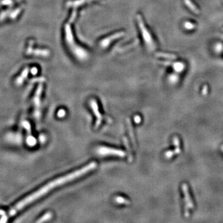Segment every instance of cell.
<instances>
[{
    "label": "cell",
    "instance_id": "obj_1",
    "mask_svg": "<svg viewBox=\"0 0 223 223\" xmlns=\"http://www.w3.org/2000/svg\"><path fill=\"white\" fill-rule=\"evenodd\" d=\"M96 167V163L92 162L89 163V164L86 165V166L83 167L82 168L75 171V172H72L68 175L63 176V177L58 178L50 181V182L42 186V188H40L37 191H35L33 193L29 195V196L25 197V198L20 200L16 205H15L13 207H12L11 209L9 210L8 212V217H11L15 216L19 211H21L25 207H26L32 203V202L38 200L40 197L46 195V193H49L50 191L52 190L54 188L63 185L67 182H68V181H71L75 179H76L77 178L80 177L81 176L86 174L89 172H91V170L95 169Z\"/></svg>",
    "mask_w": 223,
    "mask_h": 223
},
{
    "label": "cell",
    "instance_id": "obj_2",
    "mask_svg": "<svg viewBox=\"0 0 223 223\" xmlns=\"http://www.w3.org/2000/svg\"><path fill=\"white\" fill-rule=\"evenodd\" d=\"M138 22H139V27L140 29H141L143 37L144 39V40L145 42V44H146V46L150 51L154 50L155 48V45L154 44L153 39L152 38V36L151 34L149 33L148 30L146 29V27H145L141 18L139 16L138 17Z\"/></svg>",
    "mask_w": 223,
    "mask_h": 223
},
{
    "label": "cell",
    "instance_id": "obj_3",
    "mask_svg": "<svg viewBox=\"0 0 223 223\" xmlns=\"http://www.w3.org/2000/svg\"><path fill=\"white\" fill-rule=\"evenodd\" d=\"M97 153L103 156L107 155H115L120 158H123L126 155V153L120 149H113L106 146H101L97 149Z\"/></svg>",
    "mask_w": 223,
    "mask_h": 223
},
{
    "label": "cell",
    "instance_id": "obj_4",
    "mask_svg": "<svg viewBox=\"0 0 223 223\" xmlns=\"http://www.w3.org/2000/svg\"><path fill=\"white\" fill-rule=\"evenodd\" d=\"M181 190L184 195L185 201V217H189L190 216L189 213V208L193 209L194 208V204L191 200V196L189 193V186L186 184H183L181 185Z\"/></svg>",
    "mask_w": 223,
    "mask_h": 223
},
{
    "label": "cell",
    "instance_id": "obj_5",
    "mask_svg": "<svg viewBox=\"0 0 223 223\" xmlns=\"http://www.w3.org/2000/svg\"><path fill=\"white\" fill-rule=\"evenodd\" d=\"M42 86H40L37 91H36L35 95L34 96V116L36 118V119H39L40 118V96L41 92H42Z\"/></svg>",
    "mask_w": 223,
    "mask_h": 223
},
{
    "label": "cell",
    "instance_id": "obj_6",
    "mask_svg": "<svg viewBox=\"0 0 223 223\" xmlns=\"http://www.w3.org/2000/svg\"><path fill=\"white\" fill-rule=\"evenodd\" d=\"M91 107L92 108V110L94 112V115L96 117V120L95 122V128L97 129V128L99 127L101 125V123L103 120V117L101 115V112H99V109H98V106L97 102L95 100H92L91 101Z\"/></svg>",
    "mask_w": 223,
    "mask_h": 223
},
{
    "label": "cell",
    "instance_id": "obj_7",
    "mask_svg": "<svg viewBox=\"0 0 223 223\" xmlns=\"http://www.w3.org/2000/svg\"><path fill=\"white\" fill-rule=\"evenodd\" d=\"M184 3L186 5V6L194 14H199L200 13L199 9L195 6V4L191 1V0H184Z\"/></svg>",
    "mask_w": 223,
    "mask_h": 223
},
{
    "label": "cell",
    "instance_id": "obj_8",
    "mask_svg": "<svg viewBox=\"0 0 223 223\" xmlns=\"http://www.w3.org/2000/svg\"><path fill=\"white\" fill-rule=\"evenodd\" d=\"M156 56L159 58H162L167 60H175L177 58V56L175 54L172 53H163V52H159L156 53Z\"/></svg>",
    "mask_w": 223,
    "mask_h": 223
},
{
    "label": "cell",
    "instance_id": "obj_9",
    "mask_svg": "<svg viewBox=\"0 0 223 223\" xmlns=\"http://www.w3.org/2000/svg\"><path fill=\"white\" fill-rule=\"evenodd\" d=\"M173 143L175 146L174 152L175 154H180V141L178 137L175 136L173 138Z\"/></svg>",
    "mask_w": 223,
    "mask_h": 223
},
{
    "label": "cell",
    "instance_id": "obj_10",
    "mask_svg": "<svg viewBox=\"0 0 223 223\" xmlns=\"http://www.w3.org/2000/svg\"><path fill=\"white\" fill-rule=\"evenodd\" d=\"M172 66H173V68H174V70L177 72H180L181 71H182L185 68L184 64H183L182 63H180V62H177V63H174Z\"/></svg>",
    "mask_w": 223,
    "mask_h": 223
},
{
    "label": "cell",
    "instance_id": "obj_11",
    "mask_svg": "<svg viewBox=\"0 0 223 223\" xmlns=\"http://www.w3.org/2000/svg\"><path fill=\"white\" fill-rule=\"evenodd\" d=\"M115 201L117 203L120 204V205H129V201L126 199L125 198H123L122 196H117L115 198Z\"/></svg>",
    "mask_w": 223,
    "mask_h": 223
},
{
    "label": "cell",
    "instance_id": "obj_12",
    "mask_svg": "<svg viewBox=\"0 0 223 223\" xmlns=\"http://www.w3.org/2000/svg\"><path fill=\"white\" fill-rule=\"evenodd\" d=\"M51 217H52V214H51L50 212H46V213H45V215H44L42 217H41L37 222H43L46 221L50 219L51 218Z\"/></svg>",
    "mask_w": 223,
    "mask_h": 223
},
{
    "label": "cell",
    "instance_id": "obj_13",
    "mask_svg": "<svg viewBox=\"0 0 223 223\" xmlns=\"http://www.w3.org/2000/svg\"><path fill=\"white\" fill-rule=\"evenodd\" d=\"M128 127H129V133H130V136H131V138L132 140V142L133 143V145H134V146H135V140H134V136L133 131V127H132L130 120H129L128 121Z\"/></svg>",
    "mask_w": 223,
    "mask_h": 223
},
{
    "label": "cell",
    "instance_id": "obj_14",
    "mask_svg": "<svg viewBox=\"0 0 223 223\" xmlns=\"http://www.w3.org/2000/svg\"><path fill=\"white\" fill-rule=\"evenodd\" d=\"M184 27L186 29L191 30V29H193L195 27V24L191 23L190 22H186L184 24Z\"/></svg>",
    "mask_w": 223,
    "mask_h": 223
},
{
    "label": "cell",
    "instance_id": "obj_15",
    "mask_svg": "<svg viewBox=\"0 0 223 223\" xmlns=\"http://www.w3.org/2000/svg\"><path fill=\"white\" fill-rule=\"evenodd\" d=\"M174 154H175L174 151H169L165 153V157L167 159H169L172 158Z\"/></svg>",
    "mask_w": 223,
    "mask_h": 223
},
{
    "label": "cell",
    "instance_id": "obj_16",
    "mask_svg": "<svg viewBox=\"0 0 223 223\" xmlns=\"http://www.w3.org/2000/svg\"><path fill=\"white\" fill-rule=\"evenodd\" d=\"M66 114V112L63 109H61L58 112V117H63Z\"/></svg>",
    "mask_w": 223,
    "mask_h": 223
},
{
    "label": "cell",
    "instance_id": "obj_17",
    "mask_svg": "<svg viewBox=\"0 0 223 223\" xmlns=\"http://www.w3.org/2000/svg\"><path fill=\"white\" fill-rule=\"evenodd\" d=\"M208 86H205L203 88V91H202V93H203L204 95H206L207 93H208Z\"/></svg>",
    "mask_w": 223,
    "mask_h": 223
},
{
    "label": "cell",
    "instance_id": "obj_18",
    "mask_svg": "<svg viewBox=\"0 0 223 223\" xmlns=\"http://www.w3.org/2000/svg\"><path fill=\"white\" fill-rule=\"evenodd\" d=\"M134 122H135V123H139L140 122H141V117L138 115L135 116V117H134Z\"/></svg>",
    "mask_w": 223,
    "mask_h": 223
},
{
    "label": "cell",
    "instance_id": "obj_19",
    "mask_svg": "<svg viewBox=\"0 0 223 223\" xmlns=\"http://www.w3.org/2000/svg\"><path fill=\"white\" fill-rule=\"evenodd\" d=\"M221 150H222V151L223 152V145L221 146Z\"/></svg>",
    "mask_w": 223,
    "mask_h": 223
},
{
    "label": "cell",
    "instance_id": "obj_20",
    "mask_svg": "<svg viewBox=\"0 0 223 223\" xmlns=\"http://www.w3.org/2000/svg\"><path fill=\"white\" fill-rule=\"evenodd\" d=\"M222 30H223V28H222Z\"/></svg>",
    "mask_w": 223,
    "mask_h": 223
}]
</instances>
